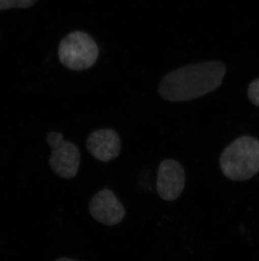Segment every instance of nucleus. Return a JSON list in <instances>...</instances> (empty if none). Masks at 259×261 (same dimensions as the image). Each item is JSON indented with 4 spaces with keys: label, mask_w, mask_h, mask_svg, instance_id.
<instances>
[{
    "label": "nucleus",
    "mask_w": 259,
    "mask_h": 261,
    "mask_svg": "<svg viewBox=\"0 0 259 261\" xmlns=\"http://www.w3.org/2000/svg\"><path fill=\"white\" fill-rule=\"evenodd\" d=\"M225 74L221 62L189 64L165 75L159 85V94L166 101H190L216 90Z\"/></svg>",
    "instance_id": "obj_1"
},
{
    "label": "nucleus",
    "mask_w": 259,
    "mask_h": 261,
    "mask_svg": "<svg viewBox=\"0 0 259 261\" xmlns=\"http://www.w3.org/2000/svg\"><path fill=\"white\" fill-rule=\"evenodd\" d=\"M220 167L228 179H250L259 172L258 140L248 136L235 140L221 153Z\"/></svg>",
    "instance_id": "obj_2"
},
{
    "label": "nucleus",
    "mask_w": 259,
    "mask_h": 261,
    "mask_svg": "<svg viewBox=\"0 0 259 261\" xmlns=\"http://www.w3.org/2000/svg\"><path fill=\"white\" fill-rule=\"evenodd\" d=\"M98 56V46L85 32H72L64 37L59 45V60L71 70L89 69L95 64Z\"/></svg>",
    "instance_id": "obj_3"
},
{
    "label": "nucleus",
    "mask_w": 259,
    "mask_h": 261,
    "mask_svg": "<svg viewBox=\"0 0 259 261\" xmlns=\"http://www.w3.org/2000/svg\"><path fill=\"white\" fill-rule=\"evenodd\" d=\"M47 143L52 150L49 165L54 173L65 179L76 177L81 163L78 146L65 141L62 134L54 131L47 134Z\"/></svg>",
    "instance_id": "obj_4"
},
{
    "label": "nucleus",
    "mask_w": 259,
    "mask_h": 261,
    "mask_svg": "<svg viewBox=\"0 0 259 261\" xmlns=\"http://www.w3.org/2000/svg\"><path fill=\"white\" fill-rule=\"evenodd\" d=\"M185 174L181 164L174 159L161 161L159 164L156 179V191L165 201H173L183 193Z\"/></svg>",
    "instance_id": "obj_5"
},
{
    "label": "nucleus",
    "mask_w": 259,
    "mask_h": 261,
    "mask_svg": "<svg viewBox=\"0 0 259 261\" xmlns=\"http://www.w3.org/2000/svg\"><path fill=\"white\" fill-rule=\"evenodd\" d=\"M88 207L93 219L106 226L119 224L125 217L123 204L115 194L108 189L99 191L91 199Z\"/></svg>",
    "instance_id": "obj_6"
},
{
    "label": "nucleus",
    "mask_w": 259,
    "mask_h": 261,
    "mask_svg": "<svg viewBox=\"0 0 259 261\" xmlns=\"http://www.w3.org/2000/svg\"><path fill=\"white\" fill-rule=\"evenodd\" d=\"M86 147L95 159L107 163L120 155L121 141L112 128H102L89 135L86 141Z\"/></svg>",
    "instance_id": "obj_7"
},
{
    "label": "nucleus",
    "mask_w": 259,
    "mask_h": 261,
    "mask_svg": "<svg viewBox=\"0 0 259 261\" xmlns=\"http://www.w3.org/2000/svg\"><path fill=\"white\" fill-rule=\"evenodd\" d=\"M37 0H0V10H9L13 8L31 7L34 5Z\"/></svg>",
    "instance_id": "obj_8"
},
{
    "label": "nucleus",
    "mask_w": 259,
    "mask_h": 261,
    "mask_svg": "<svg viewBox=\"0 0 259 261\" xmlns=\"http://www.w3.org/2000/svg\"><path fill=\"white\" fill-rule=\"evenodd\" d=\"M250 101L255 106L259 107V78L251 82L247 90Z\"/></svg>",
    "instance_id": "obj_9"
},
{
    "label": "nucleus",
    "mask_w": 259,
    "mask_h": 261,
    "mask_svg": "<svg viewBox=\"0 0 259 261\" xmlns=\"http://www.w3.org/2000/svg\"><path fill=\"white\" fill-rule=\"evenodd\" d=\"M56 261H75L74 259H69V258H66V257H61V258H59V259H56Z\"/></svg>",
    "instance_id": "obj_10"
}]
</instances>
